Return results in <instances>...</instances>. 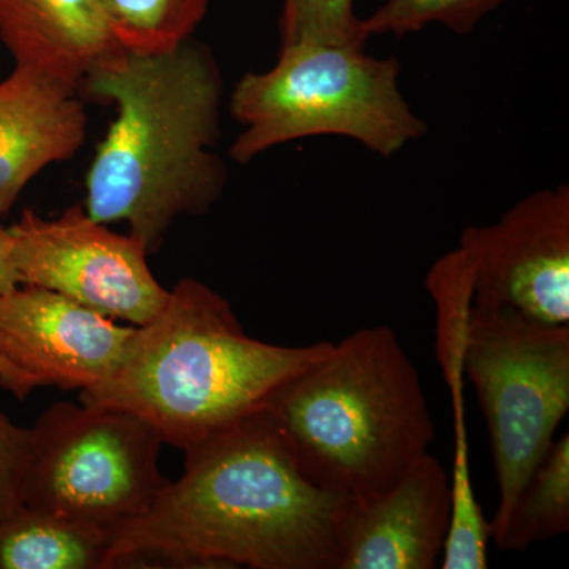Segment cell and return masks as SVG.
I'll use <instances>...</instances> for the list:
<instances>
[{
	"instance_id": "cell-2",
	"label": "cell",
	"mask_w": 569,
	"mask_h": 569,
	"mask_svg": "<svg viewBox=\"0 0 569 569\" xmlns=\"http://www.w3.org/2000/svg\"><path fill=\"white\" fill-rule=\"evenodd\" d=\"M81 84L116 107L86 176V212L129 224L130 236L157 252L179 217L204 216L227 187V164L216 152L219 63L192 37L157 54L116 52Z\"/></svg>"
},
{
	"instance_id": "cell-1",
	"label": "cell",
	"mask_w": 569,
	"mask_h": 569,
	"mask_svg": "<svg viewBox=\"0 0 569 569\" xmlns=\"http://www.w3.org/2000/svg\"><path fill=\"white\" fill-rule=\"evenodd\" d=\"M178 481L148 511L112 527L114 568L339 569L346 497L313 485L263 408L187 448Z\"/></svg>"
},
{
	"instance_id": "cell-18",
	"label": "cell",
	"mask_w": 569,
	"mask_h": 569,
	"mask_svg": "<svg viewBox=\"0 0 569 569\" xmlns=\"http://www.w3.org/2000/svg\"><path fill=\"white\" fill-rule=\"evenodd\" d=\"M279 32L280 47L323 43L366 50L370 39L355 0H283Z\"/></svg>"
},
{
	"instance_id": "cell-13",
	"label": "cell",
	"mask_w": 569,
	"mask_h": 569,
	"mask_svg": "<svg viewBox=\"0 0 569 569\" xmlns=\"http://www.w3.org/2000/svg\"><path fill=\"white\" fill-rule=\"evenodd\" d=\"M0 41L14 66L80 88L121 44L96 0H0Z\"/></svg>"
},
{
	"instance_id": "cell-9",
	"label": "cell",
	"mask_w": 569,
	"mask_h": 569,
	"mask_svg": "<svg viewBox=\"0 0 569 569\" xmlns=\"http://www.w3.org/2000/svg\"><path fill=\"white\" fill-rule=\"evenodd\" d=\"M473 274V307L569 325V186L522 198L496 223L460 233Z\"/></svg>"
},
{
	"instance_id": "cell-8",
	"label": "cell",
	"mask_w": 569,
	"mask_h": 569,
	"mask_svg": "<svg viewBox=\"0 0 569 569\" xmlns=\"http://www.w3.org/2000/svg\"><path fill=\"white\" fill-rule=\"evenodd\" d=\"M20 284L47 288L122 323L142 326L162 310L164 290L133 236L118 234L81 206L61 216L22 211L9 228Z\"/></svg>"
},
{
	"instance_id": "cell-14",
	"label": "cell",
	"mask_w": 569,
	"mask_h": 569,
	"mask_svg": "<svg viewBox=\"0 0 569 569\" xmlns=\"http://www.w3.org/2000/svg\"><path fill=\"white\" fill-rule=\"evenodd\" d=\"M112 529L22 507L0 519V569H110Z\"/></svg>"
},
{
	"instance_id": "cell-11",
	"label": "cell",
	"mask_w": 569,
	"mask_h": 569,
	"mask_svg": "<svg viewBox=\"0 0 569 569\" xmlns=\"http://www.w3.org/2000/svg\"><path fill=\"white\" fill-rule=\"evenodd\" d=\"M451 516V475L427 452L383 493L346 498L337 519L339 569L437 568Z\"/></svg>"
},
{
	"instance_id": "cell-21",
	"label": "cell",
	"mask_w": 569,
	"mask_h": 569,
	"mask_svg": "<svg viewBox=\"0 0 569 569\" xmlns=\"http://www.w3.org/2000/svg\"><path fill=\"white\" fill-rule=\"evenodd\" d=\"M0 388L11 392L18 400H22L20 385H18L17 378L10 372L9 367L0 361Z\"/></svg>"
},
{
	"instance_id": "cell-15",
	"label": "cell",
	"mask_w": 569,
	"mask_h": 569,
	"mask_svg": "<svg viewBox=\"0 0 569 569\" xmlns=\"http://www.w3.org/2000/svg\"><path fill=\"white\" fill-rule=\"evenodd\" d=\"M569 530V436L553 440L520 490L496 539L500 550L523 552Z\"/></svg>"
},
{
	"instance_id": "cell-7",
	"label": "cell",
	"mask_w": 569,
	"mask_h": 569,
	"mask_svg": "<svg viewBox=\"0 0 569 569\" xmlns=\"http://www.w3.org/2000/svg\"><path fill=\"white\" fill-rule=\"evenodd\" d=\"M162 445L130 411L54 403L29 429L22 505L112 529L148 511L167 486Z\"/></svg>"
},
{
	"instance_id": "cell-17",
	"label": "cell",
	"mask_w": 569,
	"mask_h": 569,
	"mask_svg": "<svg viewBox=\"0 0 569 569\" xmlns=\"http://www.w3.org/2000/svg\"><path fill=\"white\" fill-rule=\"evenodd\" d=\"M507 0H387L362 20L367 36L402 37L438 22L449 31L467 36L478 22Z\"/></svg>"
},
{
	"instance_id": "cell-10",
	"label": "cell",
	"mask_w": 569,
	"mask_h": 569,
	"mask_svg": "<svg viewBox=\"0 0 569 569\" xmlns=\"http://www.w3.org/2000/svg\"><path fill=\"white\" fill-rule=\"evenodd\" d=\"M137 326L122 325L47 288L0 295V361L20 385L86 391L118 369Z\"/></svg>"
},
{
	"instance_id": "cell-12",
	"label": "cell",
	"mask_w": 569,
	"mask_h": 569,
	"mask_svg": "<svg viewBox=\"0 0 569 569\" xmlns=\"http://www.w3.org/2000/svg\"><path fill=\"white\" fill-rule=\"evenodd\" d=\"M77 88L29 67L0 81V212L13 208L29 182L71 159L86 141L88 112Z\"/></svg>"
},
{
	"instance_id": "cell-20",
	"label": "cell",
	"mask_w": 569,
	"mask_h": 569,
	"mask_svg": "<svg viewBox=\"0 0 569 569\" xmlns=\"http://www.w3.org/2000/svg\"><path fill=\"white\" fill-rule=\"evenodd\" d=\"M3 213L0 212V295L7 293L11 288L20 284L17 271L11 263V238L9 228L2 222Z\"/></svg>"
},
{
	"instance_id": "cell-5",
	"label": "cell",
	"mask_w": 569,
	"mask_h": 569,
	"mask_svg": "<svg viewBox=\"0 0 569 569\" xmlns=\"http://www.w3.org/2000/svg\"><path fill=\"white\" fill-rule=\"evenodd\" d=\"M399 77L395 58L335 44H284L274 67L246 73L231 92L230 112L242 132L230 157L247 164L276 146L332 134L389 159L427 133Z\"/></svg>"
},
{
	"instance_id": "cell-3",
	"label": "cell",
	"mask_w": 569,
	"mask_h": 569,
	"mask_svg": "<svg viewBox=\"0 0 569 569\" xmlns=\"http://www.w3.org/2000/svg\"><path fill=\"white\" fill-rule=\"evenodd\" d=\"M332 342L282 347L253 339L222 295L182 279L151 321L137 326L118 369L81 403L130 411L182 449L264 407L280 385L320 361Z\"/></svg>"
},
{
	"instance_id": "cell-19",
	"label": "cell",
	"mask_w": 569,
	"mask_h": 569,
	"mask_svg": "<svg viewBox=\"0 0 569 569\" xmlns=\"http://www.w3.org/2000/svg\"><path fill=\"white\" fill-rule=\"evenodd\" d=\"M29 460V429L0 410V519L22 507V481Z\"/></svg>"
},
{
	"instance_id": "cell-4",
	"label": "cell",
	"mask_w": 569,
	"mask_h": 569,
	"mask_svg": "<svg viewBox=\"0 0 569 569\" xmlns=\"http://www.w3.org/2000/svg\"><path fill=\"white\" fill-rule=\"evenodd\" d=\"M263 410L306 478L359 501L392 488L436 440L417 366L387 325L335 343Z\"/></svg>"
},
{
	"instance_id": "cell-6",
	"label": "cell",
	"mask_w": 569,
	"mask_h": 569,
	"mask_svg": "<svg viewBox=\"0 0 569 569\" xmlns=\"http://www.w3.org/2000/svg\"><path fill=\"white\" fill-rule=\"evenodd\" d=\"M463 370L489 430L498 488L489 527L496 541L569 411V325L471 307Z\"/></svg>"
},
{
	"instance_id": "cell-16",
	"label": "cell",
	"mask_w": 569,
	"mask_h": 569,
	"mask_svg": "<svg viewBox=\"0 0 569 569\" xmlns=\"http://www.w3.org/2000/svg\"><path fill=\"white\" fill-rule=\"evenodd\" d=\"M123 51L157 54L192 39L211 0H96Z\"/></svg>"
}]
</instances>
